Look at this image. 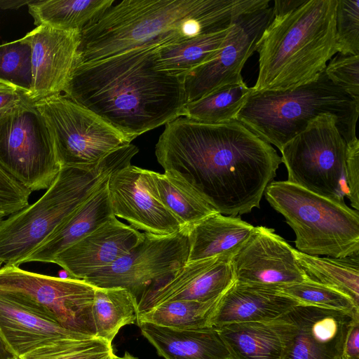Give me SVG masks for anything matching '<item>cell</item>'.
<instances>
[{
    "label": "cell",
    "instance_id": "9",
    "mask_svg": "<svg viewBox=\"0 0 359 359\" xmlns=\"http://www.w3.org/2000/svg\"><path fill=\"white\" fill-rule=\"evenodd\" d=\"M0 167L31 192L47 189L62 168L45 119L27 95L0 114Z\"/></svg>",
    "mask_w": 359,
    "mask_h": 359
},
{
    "label": "cell",
    "instance_id": "29",
    "mask_svg": "<svg viewBox=\"0 0 359 359\" xmlns=\"http://www.w3.org/2000/svg\"><path fill=\"white\" fill-rule=\"evenodd\" d=\"M95 337L111 344L123 326L137 319V299L127 289L95 287L93 304Z\"/></svg>",
    "mask_w": 359,
    "mask_h": 359
},
{
    "label": "cell",
    "instance_id": "20",
    "mask_svg": "<svg viewBox=\"0 0 359 359\" xmlns=\"http://www.w3.org/2000/svg\"><path fill=\"white\" fill-rule=\"evenodd\" d=\"M143 238L144 233L114 216L57 255L53 263L69 278L83 280L128 254Z\"/></svg>",
    "mask_w": 359,
    "mask_h": 359
},
{
    "label": "cell",
    "instance_id": "13",
    "mask_svg": "<svg viewBox=\"0 0 359 359\" xmlns=\"http://www.w3.org/2000/svg\"><path fill=\"white\" fill-rule=\"evenodd\" d=\"M351 313L299 304L273 320L283 345V359H341Z\"/></svg>",
    "mask_w": 359,
    "mask_h": 359
},
{
    "label": "cell",
    "instance_id": "26",
    "mask_svg": "<svg viewBox=\"0 0 359 359\" xmlns=\"http://www.w3.org/2000/svg\"><path fill=\"white\" fill-rule=\"evenodd\" d=\"M231 27L177 43L158 46L154 55L156 69L169 76L183 78L217 54Z\"/></svg>",
    "mask_w": 359,
    "mask_h": 359
},
{
    "label": "cell",
    "instance_id": "21",
    "mask_svg": "<svg viewBox=\"0 0 359 359\" xmlns=\"http://www.w3.org/2000/svg\"><path fill=\"white\" fill-rule=\"evenodd\" d=\"M276 288L234 281L222 294L210 320V327L277 319L299 304Z\"/></svg>",
    "mask_w": 359,
    "mask_h": 359
},
{
    "label": "cell",
    "instance_id": "11",
    "mask_svg": "<svg viewBox=\"0 0 359 359\" xmlns=\"http://www.w3.org/2000/svg\"><path fill=\"white\" fill-rule=\"evenodd\" d=\"M189 249L187 226L168 235L144 233L142 241L128 254L83 280L97 288L127 289L138 299L150 284L182 268Z\"/></svg>",
    "mask_w": 359,
    "mask_h": 359
},
{
    "label": "cell",
    "instance_id": "46",
    "mask_svg": "<svg viewBox=\"0 0 359 359\" xmlns=\"http://www.w3.org/2000/svg\"><path fill=\"white\" fill-rule=\"evenodd\" d=\"M128 359H138L137 358L132 355L131 354L129 355Z\"/></svg>",
    "mask_w": 359,
    "mask_h": 359
},
{
    "label": "cell",
    "instance_id": "43",
    "mask_svg": "<svg viewBox=\"0 0 359 359\" xmlns=\"http://www.w3.org/2000/svg\"><path fill=\"white\" fill-rule=\"evenodd\" d=\"M33 0H0L1 9H18L22 6H28Z\"/></svg>",
    "mask_w": 359,
    "mask_h": 359
},
{
    "label": "cell",
    "instance_id": "5",
    "mask_svg": "<svg viewBox=\"0 0 359 359\" xmlns=\"http://www.w3.org/2000/svg\"><path fill=\"white\" fill-rule=\"evenodd\" d=\"M138 151L130 144L96 164L62 167L38 201L0 223V267L22 264L110 175L131 165Z\"/></svg>",
    "mask_w": 359,
    "mask_h": 359
},
{
    "label": "cell",
    "instance_id": "7",
    "mask_svg": "<svg viewBox=\"0 0 359 359\" xmlns=\"http://www.w3.org/2000/svg\"><path fill=\"white\" fill-rule=\"evenodd\" d=\"M264 196L294 231L298 251L344 257L359 253V214L286 181L271 182Z\"/></svg>",
    "mask_w": 359,
    "mask_h": 359
},
{
    "label": "cell",
    "instance_id": "18",
    "mask_svg": "<svg viewBox=\"0 0 359 359\" xmlns=\"http://www.w3.org/2000/svg\"><path fill=\"white\" fill-rule=\"evenodd\" d=\"M93 338L65 327L48 311L25 297L0 291V342L11 356L62 338Z\"/></svg>",
    "mask_w": 359,
    "mask_h": 359
},
{
    "label": "cell",
    "instance_id": "39",
    "mask_svg": "<svg viewBox=\"0 0 359 359\" xmlns=\"http://www.w3.org/2000/svg\"><path fill=\"white\" fill-rule=\"evenodd\" d=\"M345 175L348 196L353 208L359 210V140L346 143Z\"/></svg>",
    "mask_w": 359,
    "mask_h": 359
},
{
    "label": "cell",
    "instance_id": "42",
    "mask_svg": "<svg viewBox=\"0 0 359 359\" xmlns=\"http://www.w3.org/2000/svg\"><path fill=\"white\" fill-rule=\"evenodd\" d=\"M304 0H275L272 6L273 15H282L299 6Z\"/></svg>",
    "mask_w": 359,
    "mask_h": 359
},
{
    "label": "cell",
    "instance_id": "30",
    "mask_svg": "<svg viewBox=\"0 0 359 359\" xmlns=\"http://www.w3.org/2000/svg\"><path fill=\"white\" fill-rule=\"evenodd\" d=\"M158 196L164 206L189 227L218 212L191 185L167 172H152Z\"/></svg>",
    "mask_w": 359,
    "mask_h": 359
},
{
    "label": "cell",
    "instance_id": "32",
    "mask_svg": "<svg viewBox=\"0 0 359 359\" xmlns=\"http://www.w3.org/2000/svg\"><path fill=\"white\" fill-rule=\"evenodd\" d=\"M222 295L207 302H165L137 314L136 323L184 330L210 327L212 316Z\"/></svg>",
    "mask_w": 359,
    "mask_h": 359
},
{
    "label": "cell",
    "instance_id": "25",
    "mask_svg": "<svg viewBox=\"0 0 359 359\" xmlns=\"http://www.w3.org/2000/svg\"><path fill=\"white\" fill-rule=\"evenodd\" d=\"M216 328L230 359H283V341L273 320L235 323Z\"/></svg>",
    "mask_w": 359,
    "mask_h": 359
},
{
    "label": "cell",
    "instance_id": "37",
    "mask_svg": "<svg viewBox=\"0 0 359 359\" xmlns=\"http://www.w3.org/2000/svg\"><path fill=\"white\" fill-rule=\"evenodd\" d=\"M324 71L334 85L359 101V55L338 53L329 61Z\"/></svg>",
    "mask_w": 359,
    "mask_h": 359
},
{
    "label": "cell",
    "instance_id": "10",
    "mask_svg": "<svg viewBox=\"0 0 359 359\" xmlns=\"http://www.w3.org/2000/svg\"><path fill=\"white\" fill-rule=\"evenodd\" d=\"M34 104L53 136L62 167L96 164L132 142L100 116L62 94Z\"/></svg>",
    "mask_w": 359,
    "mask_h": 359
},
{
    "label": "cell",
    "instance_id": "36",
    "mask_svg": "<svg viewBox=\"0 0 359 359\" xmlns=\"http://www.w3.org/2000/svg\"><path fill=\"white\" fill-rule=\"evenodd\" d=\"M335 29L337 53L359 55V0H337Z\"/></svg>",
    "mask_w": 359,
    "mask_h": 359
},
{
    "label": "cell",
    "instance_id": "34",
    "mask_svg": "<svg viewBox=\"0 0 359 359\" xmlns=\"http://www.w3.org/2000/svg\"><path fill=\"white\" fill-rule=\"evenodd\" d=\"M31 48L22 38L0 45V80L25 93L32 88Z\"/></svg>",
    "mask_w": 359,
    "mask_h": 359
},
{
    "label": "cell",
    "instance_id": "40",
    "mask_svg": "<svg viewBox=\"0 0 359 359\" xmlns=\"http://www.w3.org/2000/svg\"><path fill=\"white\" fill-rule=\"evenodd\" d=\"M342 357L346 359H359V316L353 319L349 326Z\"/></svg>",
    "mask_w": 359,
    "mask_h": 359
},
{
    "label": "cell",
    "instance_id": "12",
    "mask_svg": "<svg viewBox=\"0 0 359 359\" xmlns=\"http://www.w3.org/2000/svg\"><path fill=\"white\" fill-rule=\"evenodd\" d=\"M95 287L83 280L0 267V291L19 294L48 311L65 327L95 337L93 304Z\"/></svg>",
    "mask_w": 359,
    "mask_h": 359
},
{
    "label": "cell",
    "instance_id": "38",
    "mask_svg": "<svg viewBox=\"0 0 359 359\" xmlns=\"http://www.w3.org/2000/svg\"><path fill=\"white\" fill-rule=\"evenodd\" d=\"M31 191L0 167V210L13 215L29 205Z\"/></svg>",
    "mask_w": 359,
    "mask_h": 359
},
{
    "label": "cell",
    "instance_id": "27",
    "mask_svg": "<svg viewBox=\"0 0 359 359\" xmlns=\"http://www.w3.org/2000/svg\"><path fill=\"white\" fill-rule=\"evenodd\" d=\"M114 2V0H33L28 5V11L36 26L81 33Z\"/></svg>",
    "mask_w": 359,
    "mask_h": 359
},
{
    "label": "cell",
    "instance_id": "6",
    "mask_svg": "<svg viewBox=\"0 0 359 359\" xmlns=\"http://www.w3.org/2000/svg\"><path fill=\"white\" fill-rule=\"evenodd\" d=\"M323 114L337 118V128L346 143L357 138L359 101L334 85L323 71L304 85L285 91H252L236 120L261 139L283 147Z\"/></svg>",
    "mask_w": 359,
    "mask_h": 359
},
{
    "label": "cell",
    "instance_id": "48",
    "mask_svg": "<svg viewBox=\"0 0 359 359\" xmlns=\"http://www.w3.org/2000/svg\"><path fill=\"white\" fill-rule=\"evenodd\" d=\"M341 359H346V358H345L344 357H342Z\"/></svg>",
    "mask_w": 359,
    "mask_h": 359
},
{
    "label": "cell",
    "instance_id": "2",
    "mask_svg": "<svg viewBox=\"0 0 359 359\" xmlns=\"http://www.w3.org/2000/svg\"><path fill=\"white\" fill-rule=\"evenodd\" d=\"M158 46L77 63L64 95L90 109L131 141L182 116V78L156 69Z\"/></svg>",
    "mask_w": 359,
    "mask_h": 359
},
{
    "label": "cell",
    "instance_id": "3",
    "mask_svg": "<svg viewBox=\"0 0 359 359\" xmlns=\"http://www.w3.org/2000/svg\"><path fill=\"white\" fill-rule=\"evenodd\" d=\"M81 32L77 63L163 46L229 28L267 0H123Z\"/></svg>",
    "mask_w": 359,
    "mask_h": 359
},
{
    "label": "cell",
    "instance_id": "33",
    "mask_svg": "<svg viewBox=\"0 0 359 359\" xmlns=\"http://www.w3.org/2000/svg\"><path fill=\"white\" fill-rule=\"evenodd\" d=\"M115 355L111 344L97 337L62 338L37 347L20 359H108Z\"/></svg>",
    "mask_w": 359,
    "mask_h": 359
},
{
    "label": "cell",
    "instance_id": "16",
    "mask_svg": "<svg viewBox=\"0 0 359 359\" xmlns=\"http://www.w3.org/2000/svg\"><path fill=\"white\" fill-rule=\"evenodd\" d=\"M293 249L273 229L255 226L231 258L235 280L272 288L303 282L308 278Z\"/></svg>",
    "mask_w": 359,
    "mask_h": 359
},
{
    "label": "cell",
    "instance_id": "47",
    "mask_svg": "<svg viewBox=\"0 0 359 359\" xmlns=\"http://www.w3.org/2000/svg\"><path fill=\"white\" fill-rule=\"evenodd\" d=\"M6 359H20V358L11 356L9 358H7Z\"/></svg>",
    "mask_w": 359,
    "mask_h": 359
},
{
    "label": "cell",
    "instance_id": "19",
    "mask_svg": "<svg viewBox=\"0 0 359 359\" xmlns=\"http://www.w3.org/2000/svg\"><path fill=\"white\" fill-rule=\"evenodd\" d=\"M80 35L39 25L22 37L31 48L32 101L63 93L77 62Z\"/></svg>",
    "mask_w": 359,
    "mask_h": 359
},
{
    "label": "cell",
    "instance_id": "22",
    "mask_svg": "<svg viewBox=\"0 0 359 359\" xmlns=\"http://www.w3.org/2000/svg\"><path fill=\"white\" fill-rule=\"evenodd\" d=\"M108 179L25 258L22 264L53 263L57 255L112 218L114 215L109 197Z\"/></svg>",
    "mask_w": 359,
    "mask_h": 359
},
{
    "label": "cell",
    "instance_id": "44",
    "mask_svg": "<svg viewBox=\"0 0 359 359\" xmlns=\"http://www.w3.org/2000/svg\"><path fill=\"white\" fill-rule=\"evenodd\" d=\"M130 353L128 352H125V353L122 356H118L116 354L113 356L109 358L108 359H128Z\"/></svg>",
    "mask_w": 359,
    "mask_h": 359
},
{
    "label": "cell",
    "instance_id": "1",
    "mask_svg": "<svg viewBox=\"0 0 359 359\" xmlns=\"http://www.w3.org/2000/svg\"><path fill=\"white\" fill-rule=\"evenodd\" d=\"M155 154L165 172L229 216L259 208L282 163L271 144L236 120L211 124L180 116L165 124Z\"/></svg>",
    "mask_w": 359,
    "mask_h": 359
},
{
    "label": "cell",
    "instance_id": "41",
    "mask_svg": "<svg viewBox=\"0 0 359 359\" xmlns=\"http://www.w3.org/2000/svg\"><path fill=\"white\" fill-rule=\"evenodd\" d=\"M25 93L0 80V114L20 102Z\"/></svg>",
    "mask_w": 359,
    "mask_h": 359
},
{
    "label": "cell",
    "instance_id": "15",
    "mask_svg": "<svg viewBox=\"0 0 359 359\" xmlns=\"http://www.w3.org/2000/svg\"><path fill=\"white\" fill-rule=\"evenodd\" d=\"M152 172L130 165L110 175L107 189L113 214L147 233L179 231L184 226L159 199Z\"/></svg>",
    "mask_w": 359,
    "mask_h": 359
},
{
    "label": "cell",
    "instance_id": "17",
    "mask_svg": "<svg viewBox=\"0 0 359 359\" xmlns=\"http://www.w3.org/2000/svg\"><path fill=\"white\" fill-rule=\"evenodd\" d=\"M232 257L189 262L174 273L152 283L137 299V314L168 302H207L222 295L235 281Z\"/></svg>",
    "mask_w": 359,
    "mask_h": 359
},
{
    "label": "cell",
    "instance_id": "14",
    "mask_svg": "<svg viewBox=\"0 0 359 359\" xmlns=\"http://www.w3.org/2000/svg\"><path fill=\"white\" fill-rule=\"evenodd\" d=\"M272 17V6H269L243 14L234 21L217 54L182 78L186 104L225 86L243 81L244 65L256 50Z\"/></svg>",
    "mask_w": 359,
    "mask_h": 359
},
{
    "label": "cell",
    "instance_id": "23",
    "mask_svg": "<svg viewBox=\"0 0 359 359\" xmlns=\"http://www.w3.org/2000/svg\"><path fill=\"white\" fill-rule=\"evenodd\" d=\"M137 324L164 359H230L216 327L184 330L146 322Z\"/></svg>",
    "mask_w": 359,
    "mask_h": 359
},
{
    "label": "cell",
    "instance_id": "45",
    "mask_svg": "<svg viewBox=\"0 0 359 359\" xmlns=\"http://www.w3.org/2000/svg\"><path fill=\"white\" fill-rule=\"evenodd\" d=\"M9 215L6 212L0 210V223L4 220V217Z\"/></svg>",
    "mask_w": 359,
    "mask_h": 359
},
{
    "label": "cell",
    "instance_id": "35",
    "mask_svg": "<svg viewBox=\"0 0 359 359\" xmlns=\"http://www.w3.org/2000/svg\"><path fill=\"white\" fill-rule=\"evenodd\" d=\"M299 303L346 312H359V306L347 295L309 278L276 288Z\"/></svg>",
    "mask_w": 359,
    "mask_h": 359
},
{
    "label": "cell",
    "instance_id": "31",
    "mask_svg": "<svg viewBox=\"0 0 359 359\" xmlns=\"http://www.w3.org/2000/svg\"><path fill=\"white\" fill-rule=\"evenodd\" d=\"M252 91L244 82L225 86L184 105L183 117L204 123H222L236 117Z\"/></svg>",
    "mask_w": 359,
    "mask_h": 359
},
{
    "label": "cell",
    "instance_id": "8",
    "mask_svg": "<svg viewBox=\"0 0 359 359\" xmlns=\"http://www.w3.org/2000/svg\"><path fill=\"white\" fill-rule=\"evenodd\" d=\"M337 118L323 114L280 150L287 182L337 203L348 196L345 175L346 142Z\"/></svg>",
    "mask_w": 359,
    "mask_h": 359
},
{
    "label": "cell",
    "instance_id": "24",
    "mask_svg": "<svg viewBox=\"0 0 359 359\" xmlns=\"http://www.w3.org/2000/svg\"><path fill=\"white\" fill-rule=\"evenodd\" d=\"M255 226L236 216L217 212L188 227L187 262L237 252Z\"/></svg>",
    "mask_w": 359,
    "mask_h": 359
},
{
    "label": "cell",
    "instance_id": "49",
    "mask_svg": "<svg viewBox=\"0 0 359 359\" xmlns=\"http://www.w3.org/2000/svg\"><path fill=\"white\" fill-rule=\"evenodd\" d=\"M0 359H1V354H0Z\"/></svg>",
    "mask_w": 359,
    "mask_h": 359
},
{
    "label": "cell",
    "instance_id": "4",
    "mask_svg": "<svg viewBox=\"0 0 359 359\" xmlns=\"http://www.w3.org/2000/svg\"><path fill=\"white\" fill-rule=\"evenodd\" d=\"M337 0H304L273 16L259 38L253 91H285L315 80L337 53Z\"/></svg>",
    "mask_w": 359,
    "mask_h": 359
},
{
    "label": "cell",
    "instance_id": "28",
    "mask_svg": "<svg viewBox=\"0 0 359 359\" xmlns=\"http://www.w3.org/2000/svg\"><path fill=\"white\" fill-rule=\"evenodd\" d=\"M293 252L306 277L349 297L359 306V253L344 257H320Z\"/></svg>",
    "mask_w": 359,
    "mask_h": 359
}]
</instances>
